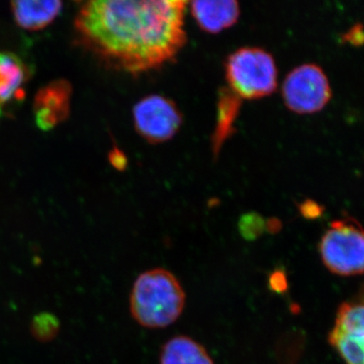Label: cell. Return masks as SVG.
<instances>
[{"label": "cell", "instance_id": "obj_14", "mask_svg": "<svg viewBox=\"0 0 364 364\" xmlns=\"http://www.w3.org/2000/svg\"><path fill=\"white\" fill-rule=\"evenodd\" d=\"M32 327L33 334L36 338L48 340L56 336L59 323L54 316L42 314L33 318Z\"/></svg>", "mask_w": 364, "mask_h": 364}, {"label": "cell", "instance_id": "obj_3", "mask_svg": "<svg viewBox=\"0 0 364 364\" xmlns=\"http://www.w3.org/2000/svg\"><path fill=\"white\" fill-rule=\"evenodd\" d=\"M226 78L237 97L259 100L277 90V64L272 55L261 48H241L227 60Z\"/></svg>", "mask_w": 364, "mask_h": 364}, {"label": "cell", "instance_id": "obj_8", "mask_svg": "<svg viewBox=\"0 0 364 364\" xmlns=\"http://www.w3.org/2000/svg\"><path fill=\"white\" fill-rule=\"evenodd\" d=\"M72 87L66 80H56L41 88L33 102L35 121L39 129L50 131L65 121L70 112Z\"/></svg>", "mask_w": 364, "mask_h": 364}, {"label": "cell", "instance_id": "obj_7", "mask_svg": "<svg viewBox=\"0 0 364 364\" xmlns=\"http://www.w3.org/2000/svg\"><path fill=\"white\" fill-rule=\"evenodd\" d=\"M329 342L345 364H364V301L340 306Z\"/></svg>", "mask_w": 364, "mask_h": 364}, {"label": "cell", "instance_id": "obj_11", "mask_svg": "<svg viewBox=\"0 0 364 364\" xmlns=\"http://www.w3.org/2000/svg\"><path fill=\"white\" fill-rule=\"evenodd\" d=\"M160 364L215 363L202 344L188 336H176L163 345Z\"/></svg>", "mask_w": 364, "mask_h": 364}, {"label": "cell", "instance_id": "obj_12", "mask_svg": "<svg viewBox=\"0 0 364 364\" xmlns=\"http://www.w3.org/2000/svg\"><path fill=\"white\" fill-rule=\"evenodd\" d=\"M25 65L18 57L0 53V107L16 95L25 82Z\"/></svg>", "mask_w": 364, "mask_h": 364}, {"label": "cell", "instance_id": "obj_15", "mask_svg": "<svg viewBox=\"0 0 364 364\" xmlns=\"http://www.w3.org/2000/svg\"><path fill=\"white\" fill-rule=\"evenodd\" d=\"M264 225L259 215L250 214L242 218L240 230L242 236L247 239H255L262 234Z\"/></svg>", "mask_w": 364, "mask_h": 364}, {"label": "cell", "instance_id": "obj_4", "mask_svg": "<svg viewBox=\"0 0 364 364\" xmlns=\"http://www.w3.org/2000/svg\"><path fill=\"white\" fill-rule=\"evenodd\" d=\"M325 267L342 277L364 272V230L354 220L334 221L318 244Z\"/></svg>", "mask_w": 364, "mask_h": 364}, {"label": "cell", "instance_id": "obj_9", "mask_svg": "<svg viewBox=\"0 0 364 364\" xmlns=\"http://www.w3.org/2000/svg\"><path fill=\"white\" fill-rule=\"evenodd\" d=\"M191 11L200 28L212 33L222 32L235 25L240 16V7L234 0L193 1Z\"/></svg>", "mask_w": 364, "mask_h": 364}, {"label": "cell", "instance_id": "obj_6", "mask_svg": "<svg viewBox=\"0 0 364 364\" xmlns=\"http://www.w3.org/2000/svg\"><path fill=\"white\" fill-rule=\"evenodd\" d=\"M136 130L150 143H162L176 136L182 123L178 107L162 95L144 97L134 107Z\"/></svg>", "mask_w": 364, "mask_h": 364}, {"label": "cell", "instance_id": "obj_5", "mask_svg": "<svg viewBox=\"0 0 364 364\" xmlns=\"http://www.w3.org/2000/svg\"><path fill=\"white\" fill-rule=\"evenodd\" d=\"M282 97L289 111L311 114L322 111L332 97L329 79L316 64H304L289 72L282 85Z\"/></svg>", "mask_w": 364, "mask_h": 364}, {"label": "cell", "instance_id": "obj_13", "mask_svg": "<svg viewBox=\"0 0 364 364\" xmlns=\"http://www.w3.org/2000/svg\"><path fill=\"white\" fill-rule=\"evenodd\" d=\"M237 97L235 93L227 91L226 95H223L220 100L219 121H218L217 135H215V144L217 147L225 140V136L230 131V126L233 123L235 114H237Z\"/></svg>", "mask_w": 364, "mask_h": 364}, {"label": "cell", "instance_id": "obj_18", "mask_svg": "<svg viewBox=\"0 0 364 364\" xmlns=\"http://www.w3.org/2000/svg\"><path fill=\"white\" fill-rule=\"evenodd\" d=\"M301 213H303L306 217H311V215H313V217H315L316 215V217H317V205H313L312 203V208H310L309 203H306V205H304L303 208H301Z\"/></svg>", "mask_w": 364, "mask_h": 364}, {"label": "cell", "instance_id": "obj_2", "mask_svg": "<svg viewBox=\"0 0 364 364\" xmlns=\"http://www.w3.org/2000/svg\"><path fill=\"white\" fill-rule=\"evenodd\" d=\"M186 294L173 273L162 268L139 275L130 296L132 317L150 329L165 328L181 317Z\"/></svg>", "mask_w": 364, "mask_h": 364}, {"label": "cell", "instance_id": "obj_10", "mask_svg": "<svg viewBox=\"0 0 364 364\" xmlns=\"http://www.w3.org/2000/svg\"><path fill=\"white\" fill-rule=\"evenodd\" d=\"M14 18L21 28L28 31L42 30L52 23L62 11V2L14 1L11 4Z\"/></svg>", "mask_w": 364, "mask_h": 364}, {"label": "cell", "instance_id": "obj_16", "mask_svg": "<svg viewBox=\"0 0 364 364\" xmlns=\"http://www.w3.org/2000/svg\"><path fill=\"white\" fill-rule=\"evenodd\" d=\"M269 286L275 293H284L287 289V280L286 274L282 270H275L270 275Z\"/></svg>", "mask_w": 364, "mask_h": 364}, {"label": "cell", "instance_id": "obj_17", "mask_svg": "<svg viewBox=\"0 0 364 364\" xmlns=\"http://www.w3.org/2000/svg\"><path fill=\"white\" fill-rule=\"evenodd\" d=\"M111 162L117 168H124V165H126V158L119 151L114 150V152L111 154Z\"/></svg>", "mask_w": 364, "mask_h": 364}, {"label": "cell", "instance_id": "obj_1", "mask_svg": "<svg viewBox=\"0 0 364 364\" xmlns=\"http://www.w3.org/2000/svg\"><path fill=\"white\" fill-rule=\"evenodd\" d=\"M181 0H95L76 16L81 40L107 63L143 73L173 59L186 42Z\"/></svg>", "mask_w": 364, "mask_h": 364}]
</instances>
